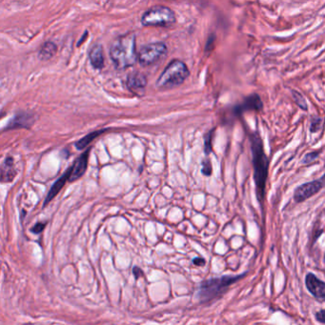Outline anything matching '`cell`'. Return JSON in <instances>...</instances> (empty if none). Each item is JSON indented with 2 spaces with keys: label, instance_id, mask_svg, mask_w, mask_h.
Segmentation results:
<instances>
[{
  "label": "cell",
  "instance_id": "obj_1",
  "mask_svg": "<svg viewBox=\"0 0 325 325\" xmlns=\"http://www.w3.org/2000/svg\"><path fill=\"white\" fill-rule=\"evenodd\" d=\"M251 142L252 153V163L254 169V180L256 184V194L260 203L261 210L263 212V202L266 193V182L268 178V171L270 159L264 151L263 141L260 137L259 132H254L249 135Z\"/></svg>",
  "mask_w": 325,
  "mask_h": 325
},
{
  "label": "cell",
  "instance_id": "obj_2",
  "mask_svg": "<svg viewBox=\"0 0 325 325\" xmlns=\"http://www.w3.org/2000/svg\"><path fill=\"white\" fill-rule=\"evenodd\" d=\"M110 57L117 70L130 68L137 60L135 35L129 32L112 44L110 49Z\"/></svg>",
  "mask_w": 325,
  "mask_h": 325
},
{
  "label": "cell",
  "instance_id": "obj_3",
  "mask_svg": "<svg viewBox=\"0 0 325 325\" xmlns=\"http://www.w3.org/2000/svg\"><path fill=\"white\" fill-rule=\"evenodd\" d=\"M248 272H245L241 275L237 276L227 275L201 282L200 285L198 286L196 294L198 301L201 304H204L216 300L220 296H222L232 284L239 282L241 279L245 278Z\"/></svg>",
  "mask_w": 325,
  "mask_h": 325
},
{
  "label": "cell",
  "instance_id": "obj_4",
  "mask_svg": "<svg viewBox=\"0 0 325 325\" xmlns=\"http://www.w3.org/2000/svg\"><path fill=\"white\" fill-rule=\"evenodd\" d=\"M189 70L186 64L178 59L171 61L159 76L156 87L167 90L182 84L189 76Z\"/></svg>",
  "mask_w": 325,
  "mask_h": 325
},
{
  "label": "cell",
  "instance_id": "obj_5",
  "mask_svg": "<svg viewBox=\"0 0 325 325\" xmlns=\"http://www.w3.org/2000/svg\"><path fill=\"white\" fill-rule=\"evenodd\" d=\"M175 22L173 11L166 6H154L144 13L141 23L146 27H168Z\"/></svg>",
  "mask_w": 325,
  "mask_h": 325
},
{
  "label": "cell",
  "instance_id": "obj_6",
  "mask_svg": "<svg viewBox=\"0 0 325 325\" xmlns=\"http://www.w3.org/2000/svg\"><path fill=\"white\" fill-rule=\"evenodd\" d=\"M167 53L163 42H154L143 46L137 53V60L142 66H150L162 58Z\"/></svg>",
  "mask_w": 325,
  "mask_h": 325
},
{
  "label": "cell",
  "instance_id": "obj_7",
  "mask_svg": "<svg viewBox=\"0 0 325 325\" xmlns=\"http://www.w3.org/2000/svg\"><path fill=\"white\" fill-rule=\"evenodd\" d=\"M324 188H325V173L319 179L300 185L294 192V200L296 203H302L318 194Z\"/></svg>",
  "mask_w": 325,
  "mask_h": 325
},
{
  "label": "cell",
  "instance_id": "obj_8",
  "mask_svg": "<svg viewBox=\"0 0 325 325\" xmlns=\"http://www.w3.org/2000/svg\"><path fill=\"white\" fill-rule=\"evenodd\" d=\"M305 285L307 290L318 301H325V282L321 281L313 273H308L305 277Z\"/></svg>",
  "mask_w": 325,
  "mask_h": 325
},
{
  "label": "cell",
  "instance_id": "obj_9",
  "mask_svg": "<svg viewBox=\"0 0 325 325\" xmlns=\"http://www.w3.org/2000/svg\"><path fill=\"white\" fill-rule=\"evenodd\" d=\"M127 86L133 94L138 96H142L145 94V89L147 86V78L141 73H134L128 77Z\"/></svg>",
  "mask_w": 325,
  "mask_h": 325
},
{
  "label": "cell",
  "instance_id": "obj_10",
  "mask_svg": "<svg viewBox=\"0 0 325 325\" xmlns=\"http://www.w3.org/2000/svg\"><path fill=\"white\" fill-rule=\"evenodd\" d=\"M262 108H263V103L261 101L260 96L258 94H253V95L249 96L248 97H246L241 104L237 105L234 108V114L237 115H239L242 113L247 112V111H257V112H259V111H261Z\"/></svg>",
  "mask_w": 325,
  "mask_h": 325
},
{
  "label": "cell",
  "instance_id": "obj_11",
  "mask_svg": "<svg viewBox=\"0 0 325 325\" xmlns=\"http://www.w3.org/2000/svg\"><path fill=\"white\" fill-rule=\"evenodd\" d=\"M73 170H74V164L69 167L67 170L65 171V173H63L55 183L54 185L51 187L49 193L46 195V198L44 200L43 207H45L46 205H48L50 203L51 200H53L57 195L61 191V189L64 187V185L66 184V182L68 180H70V177H71V174L73 173Z\"/></svg>",
  "mask_w": 325,
  "mask_h": 325
},
{
  "label": "cell",
  "instance_id": "obj_12",
  "mask_svg": "<svg viewBox=\"0 0 325 325\" xmlns=\"http://www.w3.org/2000/svg\"><path fill=\"white\" fill-rule=\"evenodd\" d=\"M35 122V117L26 113L18 114L14 118L11 119V121L6 126L5 130H12V129H18V128H31V126Z\"/></svg>",
  "mask_w": 325,
  "mask_h": 325
},
{
  "label": "cell",
  "instance_id": "obj_13",
  "mask_svg": "<svg viewBox=\"0 0 325 325\" xmlns=\"http://www.w3.org/2000/svg\"><path fill=\"white\" fill-rule=\"evenodd\" d=\"M91 148H88L85 152L80 154V156L75 161L74 163V170L73 173L71 174L70 181H75L80 178L87 170L88 166V158H89V153H90Z\"/></svg>",
  "mask_w": 325,
  "mask_h": 325
},
{
  "label": "cell",
  "instance_id": "obj_14",
  "mask_svg": "<svg viewBox=\"0 0 325 325\" xmlns=\"http://www.w3.org/2000/svg\"><path fill=\"white\" fill-rule=\"evenodd\" d=\"M103 49L101 45L96 44L92 47V49L89 52V58L94 66V68L97 70H101L104 66V56H103Z\"/></svg>",
  "mask_w": 325,
  "mask_h": 325
},
{
  "label": "cell",
  "instance_id": "obj_15",
  "mask_svg": "<svg viewBox=\"0 0 325 325\" xmlns=\"http://www.w3.org/2000/svg\"><path fill=\"white\" fill-rule=\"evenodd\" d=\"M16 174L17 171L14 167V158L12 156H7L1 168V180L3 182H11Z\"/></svg>",
  "mask_w": 325,
  "mask_h": 325
},
{
  "label": "cell",
  "instance_id": "obj_16",
  "mask_svg": "<svg viewBox=\"0 0 325 325\" xmlns=\"http://www.w3.org/2000/svg\"><path fill=\"white\" fill-rule=\"evenodd\" d=\"M57 47L54 42L48 41L44 43L38 53V57L41 60H49L51 59L57 53Z\"/></svg>",
  "mask_w": 325,
  "mask_h": 325
},
{
  "label": "cell",
  "instance_id": "obj_17",
  "mask_svg": "<svg viewBox=\"0 0 325 325\" xmlns=\"http://www.w3.org/2000/svg\"><path fill=\"white\" fill-rule=\"evenodd\" d=\"M106 131V129H103V130L99 131H95L93 133H90L88 134L87 135H85L84 137H82L81 139H79L76 143V149L78 150H83L84 148H86L87 146L93 141L95 140L98 135H100L102 133H104Z\"/></svg>",
  "mask_w": 325,
  "mask_h": 325
},
{
  "label": "cell",
  "instance_id": "obj_18",
  "mask_svg": "<svg viewBox=\"0 0 325 325\" xmlns=\"http://www.w3.org/2000/svg\"><path fill=\"white\" fill-rule=\"evenodd\" d=\"M215 129L208 132L204 135V153L205 154H210L213 151V136H214Z\"/></svg>",
  "mask_w": 325,
  "mask_h": 325
},
{
  "label": "cell",
  "instance_id": "obj_19",
  "mask_svg": "<svg viewBox=\"0 0 325 325\" xmlns=\"http://www.w3.org/2000/svg\"><path fill=\"white\" fill-rule=\"evenodd\" d=\"M292 95H293V98H294L296 104L300 108L302 109V110L307 111L308 110V105H307V102H306L304 96L302 94H300L299 92H297V91H293Z\"/></svg>",
  "mask_w": 325,
  "mask_h": 325
},
{
  "label": "cell",
  "instance_id": "obj_20",
  "mask_svg": "<svg viewBox=\"0 0 325 325\" xmlns=\"http://www.w3.org/2000/svg\"><path fill=\"white\" fill-rule=\"evenodd\" d=\"M323 153V150H319V151H312V152L307 153L304 155V159L302 160V163L306 165V164H311L312 162H314L315 160H317L320 156V154Z\"/></svg>",
  "mask_w": 325,
  "mask_h": 325
},
{
  "label": "cell",
  "instance_id": "obj_21",
  "mask_svg": "<svg viewBox=\"0 0 325 325\" xmlns=\"http://www.w3.org/2000/svg\"><path fill=\"white\" fill-rule=\"evenodd\" d=\"M323 125V119L319 116H314L311 119V123H310V132L313 133H317L318 131L322 128Z\"/></svg>",
  "mask_w": 325,
  "mask_h": 325
},
{
  "label": "cell",
  "instance_id": "obj_22",
  "mask_svg": "<svg viewBox=\"0 0 325 325\" xmlns=\"http://www.w3.org/2000/svg\"><path fill=\"white\" fill-rule=\"evenodd\" d=\"M201 172H202V173H203L204 175H206V176H209V175L212 174V172H213V167H212V163H211V161H210L208 158H206V159H204V160L202 161V169H201Z\"/></svg>",
  "mask_w": 325,
  "mask_h": 325
},
{
  "label": "cell",
  "instance_id": "obj_23",
  "mask_svg": "<svg viewBox=\"0 0 325 325\" xmlns=\"http://www.w3.org/2000/svg\"><path fill=\"white\" fill-rule=\"evenodd\" d=\"M45 226H46V222H38L31 229V231L34 234H40L43 231L44 229H45Z\"/></svg>",
  "mask_w": 325,
  "mask_h": 325
},
{
  "label": "cell",
  "instance_id": "obj_24",
  "mask_svg": "<svg viewBox=\"0 0 325 325\" xmlns=\"http://www.w3.org/2000/svg\"><path fill=\"white\" fill-rule=\"evenodd\" d=\"M315 319L318 323L325 325V309H323L315 314Z\"/></svg>",
  "mask_w": 325,
  "mask_h": 325
},
{
  "label": "cell",
  "instance_id": "obj_25",
  "mask_svg": "<svg viewBox=\"0 0 325 325\" xmlns=\"http://www.w3.org/2000/svg\"><path fill=\"white\" fill-rule=\"evenodd\" d=\"M133 274H134L135 280H138L140 277H143V276H144L142 270H141L139 267H134V268L133 269Z\"/></svg>",
  "mask_w": 325,
  "mask_h": 325
},
{
  "label": "cell",
  "instance_id": "obj_26",
  "mask_svg": "<svg viewBox=\"0 0 325 325\" xmlns=\"http://www.w3.org/2000/svg\"><path fill=\"white\" fill-rule=\"evenodd\" d=\"M193 262L195 265H198V266H203L205 264V260L202 259V258H195L193 260Z\"/></svg>",
  "mask_w": 325,
  "mask_h": 325
},
{
  "label": "cell",
  "instance_id": "obj_27",
  "mask_svg": "<svg viewBox=\"0 0 325 325\" xmlns=\"http://www.w3.org/2000/svg\"></svg>",
  "mask_w": 325,
  "mask_h": 325
},
{
  "label": "cell",
  "instance_id": "obj_28",
  "mask_svg": "<svg viewBox=\"0 0 325 325\" xmlns=\"http://www.w3.org/2000/svg\"></svg>",
  "mask_w": 325,
  "mask_h": 325
}]
</instances>
